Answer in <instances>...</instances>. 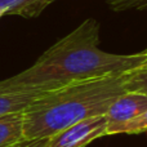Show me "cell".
Masks as SVG:
<instances>
[{"label": "cell", "instance_id": "cell-5", "mask_svg": "<svg viewBox=\"0 0 147 147\" xmlns=\"http://www.w3.org/2000/svg\"><path fill=\"white\" fill-rule=\"evenodd\" d=\"M23 142L22 112L0 116V147H17Z\"/></svg>", "mask_w": 147, "mask_h": 147}, {"label": "cell", "instance_id": "cell-10", "mask_svg": "<svg viewBox=\"0 0 147 147\" xmlns=\"http://www.w3.org/2000/svg\"><path fill=\"white\" fill-rule=\"evenodd\" d=\"M45 145H47V138H40V140H34V141H25V142L18 145L17 147H45Z\"/></svg>", "mask_w": 147, "mask_h": 147}, {"label": "cell", "instance_id": "cell-8", "mask_svg": "<svg viewBox=\"0 0 147 147\" xmlns=\"http://www.w3.org/2000/svg\"><path fill=\"white\" fill-rule=\"evenodd\" d=\"M127 89L130 92H140L147 96V71L136 70V71L129 72Z\"/></svg>", "mask_w": 147, "mask_h": 147}, {"label": "cell", "instance_id": "cell-3", "mask_svg": "<svg viewBox=\"0 0 147 147\" xmlns=\"http://www.w3.org/2000/svg\"><path fill=\"white\" fill-rule=\"evenodd\" d=\"M107 119L105 115L81 120L47 138L45 147H85L106 136Z\"/></svg>", "mask_w": 147, "mask_h": 147}, {"label": "cell", "instance_id": "cell-11", "mask_svg": "<svg viewBox=\"0 0 147 147\" xmlns=\"http://www.w3.org/2000/svg\"><path fill=\"white\" fill-rule=\"evenodd\" d=\"M138 70H143V71H147V62H146L145 65H143L142 67H141V69H138Z\"/></svg>", "mask_w": 147, "mask_h": 147}, {"label": "cell", "instance_id": "cell-1", "mask_svg": "<svg viewBox=\"0 0 147 147\" xmlns=\"http://www.w3.org/2000/svg\"><path fill=\"white\" fill-rule=\"evenodd\" d=\"M147 62V49L116 54L99 48V23L88 18L48 48L28 69L0 80V92L47 93L67 84L136 71Z\"/></svg>", "mask_w": 147, "mask_h": 147}, {"label": "cell", "instance_id": "cell-2", "mask_svg": "<svg viewBox=\"0 0 147 147\" xmlns=\"http://www.w3.org/2000/svg\"><path fill=\"white\" fill-rule=\"evenodd\" d=\"M128 76L129 72L105 75L41 94L22 112L25 141L48 138L81 120L105 115L112 102L128 92Z\"/></svg>", "mask_w": 147, "mask_h": 147}, {"label": "cell", "instance_id": "cell-4", "mask_svg": "<svg viewBox=\"0 0 147 147\" xmlns=\"http://www.w3.org/2000/svg\"><path fill=\"white\" fill-rule=\"evenodd\" d=\"M147 110V96L140 92H125L109 107L105 116L109 125H116L140 116Z\"/></svg>", "mask_w": 147, "mask_h": 147}, {"label": "cell", "instance_id": "cell-12", "mask_svg": "<svg viewBox=\"0 0 147 147\" xmlns=\"http://www.w3.org/2000/svg\"><path fill=\"white\" fill-rule=\"evenodd\" d=\"M3 16H4V13H3V12H0V18H1Z\"/></svg>", "mask_w": 147, "mask_h": 147}, {"label": "cell", "instance_id": "cell-6", "mask_svg": "<svg viewBox=\"0 0 147 147\" xmlns=\"http://www.w3.org/2000/svg\"><path fill=\"white\" fill-rule=\"evenodd\" d=\"M44 93L38 92H0V116L23 112Z\"/></svg>", "mask_w": 147, "mask_h": 147}, {"label": "cell", "instance_id": "cell-9", "mask_svg": "<svg viewBox=\"0 0 147 147\" xmlns=\"http://www.w3.org/2000/svg\"><path fill=\"white\" fill-rule=\"evenodd\" d=\"M107 5L114 12L147 10V0H107Z\"/></svg>", "mask_w": 147, "mask_h": 147}, {"label": "cell", "instance_id": "cell-7", "mask_svg": "<svg viewBox=\"0 0 147 147\" xmlns=\"http://www.w3.org/2000/svg\"><path fill=\"white\" fill-rule=\"evenodd\" d=\"M56 0H0V12L22 17H35Z\"/></svg>", "mask_w": 147, "mask_h": 147}]
</instances>
